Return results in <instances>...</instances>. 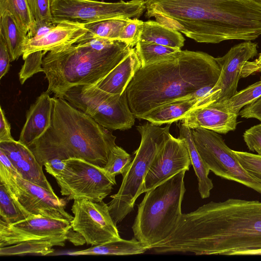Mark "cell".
Segmentation results:
<instances>
[{"mask_svg": "<svg viewBox=\"0 0 261 261\" xmlns=\"http://www.w3.org/2000/svg\"><path fill=\"white\" fill-rule=\"evenodd\" d=\"M157 253L244 255L261 250V202L229 198L182 214L175 230L150 247Z\"/></svg>", "mask_w": 261, "mask_h": 261, "instance_id": "1", "label": "cell"}, {"mask_svg": "<svg viewBox=\"0 0 261 261\" xmlns=\"http://www.w3.org/2000/svg\"><path fill=\"white\" fill-rule=\"evenodd\" d=\"M145 17L197 42L253 41L261 35L258 0H146Z\"/></svg>", "mask_w": 261, "mask_h": 261, "instance_id": "2", "label": "cell"}, {"mask_svg": "<svg viewBox=\"0 0 261 261\" xmlns=\"http://www.w3.org/2000/svg\"><path fill=\"white\" fill-rule=\"evenodd\" d=\"M220 73L211 55L181 50L171 59L141 67L136 72L125 90L129 108L135 118L141 119L157 107L194 98L200 88L214 87Z\"/></svg>", "mask_w": 261, "mask_h": 261, "instance_id": "3", "label": "cell"}, {"mask_svg": "<svg viewBox=\"0 0 261 261\" xmlns=\"http://www.w3.org/2000/svg\"><path fill=\"white\" fill-rule=\"evenodd\" d=\"M53 99L50 126L28 146L38 163L43 166L55 158H77L104 167L116 137L64 98Z\"/></svg>", "mask_w": 261, "mask_h": 261, "instance_id": "4", "label": "cell"}, {"mask_svg": "<svg viewBox=\"0 0 261 261\" xmlns=\"http://www.w3.org/2000/svg\"><path fill=\"white\" fill-rule=\"evenodd\" d=\"M132 48L116 40L101 50L75 43L48 51L42 61L48 83L46 91L63 98L73 87L96 84L124 59Z\"/></svg>", "mask_w": 261, "mask_h": 261, "instance_id": "5", "label": "cell"}, {"mask_svg": "<svg viewBox=\"0 0 261 261\" xmlns=\"http://www.w3.org/2000/svg\"><path fill=\"white\" fill-rule=\"evenodd\" d=\"M182 170L145 192L138 205L132 230L134 238L149 250L175 230L181 218V203L186 192Z\"/></svg>", "mask_w": 261, "mask_h": 261, "instance_id": "6", "label": "cell"}, {"mask_svg": "<svg viewBox=\"0 0 261 261\" xmlns=\"http://www.w3.org/2000/svg\"><path fill=\"white\" fill-rule=\"evenodd\" d=\"M171 124L162 127L148 121L136 128L141 142L135 151V156L126 171L118 192L110 196L109 203L112 218L117 224L134 209L136 200L144 193L145 176L158 152L170 135Z\"/></svg>", "mask_w": 261, "mask_h": 261, "instance_id": "7", "label": "cell"}, {"mask_svg": "<svg viewBox=\"0 0 261 261\" xmlns=\"http://www.w3.org/2000/svg\"><path fill=\"white\" fill-rule=\"evenodd\" d=\"M63 98L107 129L126 130L135 123L126 90L121 94H113L95 84L80 85L68 89Z\"/></svg>", "mask_w": 261, "mask_h": 261, "instance_id": "8", "label": "cell"}, {"mask_svg": "<svg viewBox=\"0 0 261 261\" xmlns=\"http://www.w3.org/2000/svg\"><path fill=\"white\" fill-rule=\"evenodd\" d=\"M0 182L24 211L34 216L65 220L73 217L65 210L66 201L54 193L23 178L7 155L0 151Z\"/></svg>", "mask_w": 261, "mask_h": 261, "instance_id": "9", "label": "cell"}, {"mask_svg": "<svg viewBox=\"0 0 261 261\" xmlns=\"http://www.w3.org/2000/svg\"><path fill=\"white\" fill-rule=\"evenodd\" d=\"M64 161V169L54 177L61 194L68 200L100 202L116 184L115 178L110 176L103 167L77 158Z\"/></svg>", "mask_w": 261, "mask_h": 261, "instance_id": "10", "label": "cell"}, {"mask_svg": "<svg viewBox=\"0 0 261 261\" xmlns=\"http://www.w3.org/2000/svg\"><path fill=\"white\" fill-rule=\"evenodd\" d=\"M51 13L56 22H91L100 20L139 18L146 10L145 0L109 3L94 0H52Z\"/></svg>", "mask_w": 261, "mask_h": 261, "instance_id": "11", "label": "cell"}, {"mask_svg": "<svg viewBox=\"0 0 261 261\" xmlns=\"http://www.w3.org/2000/svg\"><path fill=\"white\" fill-rule=\"evenodd\" d=\"M195 146L209 170L222 178L234 181L261 194V185L242 167L238 159L215 132L203 129H192Z\"/></svg>", "mask_w": 261, "mask_h": 261, "instance_id": "12", "label": "cell"}, {"mask_svg": "<svg viewBox=\"0 0 261 261\" xmlns=\"http://www.w3.org/2000/svg\"><path fill=\"white\" fill-rule=\"evenodd\" d=\"M71 211L74 215L71 227L82 234L87 244L97 246L121 239L109 205L103 201L74 200Z\"/></svg>", "mask_w": 261, "mask_h": 261, "instance_id": "13", "label": "cell"}, {"mask_svg": "<svg viewBox=\"0 0 261 261\" xmlns=\"http://www.w3.org/2000/svg\"><path fill=\"white\" fill-rule=\"evenodd\" d=\"M257 54V44L251 41H245L231 47L224 56L215 58L221 68L219 80L210 92L194 108L221 104L233 96L237 92L244 65Z\"/></svg>", "mask_w": 261, "mask_h": 261, "instance_id": "14", "label": "cell"}, {"mask_svg": "<svg viewBox=\"0 0 261 261\" xmlns=\"http://www.w3.org/2000/svg\"><path fill=\"white\" fill-rule=\"evenodd\" d=\"M70 228V221L42 216H32L12 224L0 219V247L32 240L67 237Z\"/></svg>", "mask_w": 261, "mask_h": 261, "instance_id": "15", "label": "cell"}, {"mask_svg": "<svg viewBox=\"0 0 261 261\" xmlns=\"http://www.w3.org/2000/svg\"><path fill=\"white\" fill-rule=\"evenodd\" d=\"M191 161L182 139L171 134L156 154L144 179V193L182 170L188 171Z\"/></svg>", "mask_w": 261, "mask_h": 261, "instance_id": "16", "label": "cell"}, {"mask_svg": "<svg viewBox=\"0 0 261 261\" xmlns=\"http://www.w3.org/2000/svg\"><path fill=\"white\" fill-rule=\"evenodd\" d=\"M88 32L84 23L62 20L46 34L39 37L28 38L24 45L22 58L37 51H49L59 47L76 43Z\"/></svg>", "mask_w": 261, "mask_h": 261, "instance_id": "17", "label": "cell"}, {"mask_svg": "<svg viewBox=\"0 0 261 261\" xmlns=\"http://www.w3.org/2000/svg\"><path fill=\"white\" fill-rule=\"evenodd\" d=\"M238 116L220 107L208 105L192 109L180 123L191 129L203 128L226 134L236 129Z\"/></svg>", "mask_w": 261, "mask_h": 261, "instance_id": "18", "label": "cell"}, {"mask_svg": "<svg viewBox=\"0 0 261 261\" xmlns=\"http://www.w3.org/2000/svg\"><path fill=\"white\" fill-rule=\"evenodd\" d=\"M0 149L7 155L23 178L54 193L43 172L42 166L38 163L28 146L19 140H14L0 142Z\"/></svg>", "mask_w": 261, "mask_h": 261, "instance_id": "19", "label": "cell"}, {"mask_svg": "<svg viewBox=\"0 0 261 261\" xmlns=\"http://www.w3.org/2000/svg\"><path fill=\"white\" fill-rule=\"evenodd\" d=\"M53 109V97L42 92L27 111L19 141L29 146L43 135L51 124Z\"/></svg>", "mask_w": 261, "mask_h": 261, "instance_id": "20", "label": "cell"}, {"mask_svg": "<svg viewBox=\"0 0 261 261\" xmlns=\"http://www.w3.org/2000/svg\"><path fill=\"white\" fill-rule=\"evenodd\" d=\"M141 67L136 49L132 48L129 54L95 85L108 93L121 94Z\"/></svg>", "mask_w": 261, "mask_h": 261, "instance_id": "21", "label": "cell"}, {"mask_svg": "<svg viewBox=\"0 0 261 261\" xmlns=\"http://www.w3.org/2000/svg\"><path fill=\"white\" fill-rule=\"evenodd\" d=\"M199 100L197 98H189L172 101L155 108L141 119L158 126L171 124L182 119Z\"/></svg>", "mask_w": 261, "mask_h": 261, "instance_id": "22", "label": "cell"}, {"mask_svg": "<svg viewBox=\"0 0 261 261\" xmlns=\"http://www.w3.org/2000/svg\"><path fill=\"white\" fill-rule=\"evenodd\" d=\"M179 137L185 141L187 146L195 173L198 179V191L202 199L210 197L214 186L208 177L210 170L200 156L193 141L192 129L181 123L178 125Z\"/></svg>", "mask_w": 261, "mask_h": 261, "instance_id": "23", "label": "cell"}, {"mask_svg": "<svg viewBox=\"0 0 261 261\" xmlns=\"http://www.w3.org/2000/svg\"><path fill=\"white\" fill-rule=\"evenodd\" d=\"M148 250L145 245L134 237L128 240L121 238L86 249L69 252L68 254L128 255L142 254Z\"/></svg>", "mask_w": 261, "mask_h": 261, "instance_id": "24", "label": "cell"}, {"mask_svg": "<svg viewBox=\"0 0 261 261\" xmlns=\"http://www.w3.org/2000/svg\"><path fill=\"white\" fill-rule=\"evenodd\" d=\"M0 35L6 42L11 62L22 56L28 38L27 33L21 30L12 14L8 11L0 14Z\"/></svg>", "mask_w": 261, "mask_h": 261, "instance_id": "25", "label": "cell"}, {"mask_svg": "<svg viewBox=\"0 0 261 261\" xmlns=\"http://www.w3.org/2000/svg\"><path fill=\"white\" fill-rule=\"evenodd\" d=\"M67 237L46 238L20 242L0 247L1 256L36 254L45 255L54 252L53 247L64 246Z\"/></svg>", "mask_w": 261, "mask_h": 261, "instance_id": "26", "label": "cell"}, {"mask_svg": "<svg viewBox=\"0 0 261 261\" xmlns=\"http://www.w3.org/2000/svg\"><path fill=\"white\" fill-rule=\"evenodd\" d=\"M140 40L181 48L185 39L179 32L152 20L144 21Z\"/></svg>", "mask_w": 261, "mask_h": 261, "instance_id": "27", "label": "cell"}, {"mask_svg": "<svg viewBox=\"0 0 261 261\" xmlns=\"http://www.w3.org/2000/svg\"><path fill=\"white\" fill-rule=\"evenodd\" d=\"M135 49L141 64V67L166 61L175 57L181 50L154 43L139 40Z\"/></svg>", "mask_w": 261, "mask_h": 261, "instance_id": "28", "label": "cell"}, {"mask_svg": "<svg viewBox=\"0 0 261 261\" xmlns=\"http://www.w3.org/2000/svg\"><path fill=\"white\" fill-rule=\"evenodd\" d=\"M5 11L12 14L21 30L27 34L36 24L28 0H0V14Z\"/></svg>", "mask_w": 261, "mask_h": 261, "instance_id": "29", "label": "cell"}, {"mask_svg": "<svg viewBox=\"0 0 261 261\" xmlns=\"http://www.w3.org/2000/svg\"><path fill=\"white\" fill-rule=\"evenodd\" d=\"M0 219L12 224L34 215L22 210L8 192L6 187L0 182Z\"/></svg>", "mask_w": 261, "mask_h": 261, "instance_id": "30", "label": "cell"}, {"mask_svg": "<svg viewBox=\"0 0 261 261\" xmlns=\"http://www.w3.org/2000/svg\"><path fill=\"white\" fill-rule=\"evenodd\" d=\"M260 96L261 77L259 81L237 92L225 102L211 105L220 107L231 113L239 115L243 108L254 102Z\"/></svg>", "mask_w": 261, "mask_h": 261, "instance_id": "31", "label": "cell"}, {"mask_svg": "<svg viewBox=\"0 0 261 261\" xmlns=\"http://www.w3.org/2000/svg\"><path fill=\"white\" fill-rule=\"evenodd\" d=\"M129 19H112L84 23L87 30L94 35L110 40H118L123 28Z\"/></svg>", "mask_w": 261, "mask_h": 261, "instance_id": "32", "label": "cell"}, {"mask_svg": "<svg viewBox=\"0 0 261 261\" xmlns=\"http://www.w3.org/2000/svg\"><path fill=\"white\" fill-rule=\"evenodd\" d=\"M133 159L131 155L121 147L116 145L109 154L107 163L103 167L113 178L122 175L127 170Z\"/></svg>", "mask_w": 261, "mask_h": 261, "instance_id": "33", "label": "cell"}, {"mask_svg": "<svg viewBox=\"0 0 261 261\" xmlns=\"http://www.w3.org/2000/svg\"><path fill=\"white\" fill-rule=\"evenodd\" d=\"M46 51H37L29 55L24 60V62L18 73L19 79L21 84L34 74L43 72L42 67L43 59Z\"/></svg>", "mask_w": 261, "mask_h": 261, "instance_id": "34", "label": "cell"}, {"mask_svg": "<svg viewBox=\"0 0 261 261\" xmlns=\"http://www.w3.org/2000/svg\"><path fill=\"white\" fill-rule=\"evenodd\" d=\"M241 165L261 185V156L252 153L233 150Z\"/></svg>", "mask_w": 261, "mask_h": 261, "instance_id": "35", "label": "cell"}, {"mask_svg": "<svg viewBox=\"0 0 261 261\" xmlns=\"http://www.w3.org/2000/svg\"><path fill=\"white\" fill-rule=\"evenodd\" d=\"M143 24L144 21L138 18L130 19L123 28L118 40L133 47L140 40Z\"/></svg>", "mask_w": 261, "mask_h": 261, "instance_id": "36", "label": "cell"}, {"mask_svg": "<svg viewBox=\"0 0 261 261\" xmlns=\"http://www.w3.org/2000/svg\"><path fill=\"white\" fill-rule=\"evenodd\" d=\"M33 16L36 22L53 21L51 13L52 0H28Z\"/></svg>", "mask_w": 261, "mask_h": 261, "instance_id": "37", "label": "cell"}, {"mask_svg": "<svg viewBox=\"0 0 261 261\" xmlns=\"http://www.w3.org/2000/svg\"><path fill=\"white\" fill-rule=\"evenodd\" d=\"M243 138L249 150L261 156V123L246 130Z\"/></svg>", "mask_w": 261, "mask_h": 261, "instance_id": "38", "label": "cell"}, {"mask_svg": "<svg viewBox=\"0 0 261 261\" xmlns=\"http://www.w3.org/2000/svg\"><path fill=\"white\" fill-rule=\"evenodd\" d=\"M10 62V55L6 42L3 36L0 35V79L9 71Z\"/></svg>", "mask_w": 261, "mask_h": 261, "instance_id": "39", "label": "cell"}, {"mask_svg": "<svg viewBox=\"0 0 261 261\" xmlns=\"http://www.w3.org/2000/svg\"><path fill=\"white\" fill-rule=\"evenodd\" d=\"M239 115L244 118H255L261 122V96L244 107L240 111Z\"/></svg>", "mask_w": 261, "mask_h": 261, "instance_id": "40", "label": "cell"}, {"mask_svg": "<svg viewBox=\"0 0 261 261\" xmlns=\"http://www.w3.org/2000/svg\"><path fill=\"white\" fill-rule=\"evenodd\" d=\"M57 23L55 20L36 22L35 27L28 33V38L39 37L46 34L56 25Z\"/></svg>", "mask_w": 261, "mask_h": 261, "instance_id": "41", "label": "cell"}, {"mask_svg": "<svg viewBox=\"0 0 261 261\" xmlns=\"http://www.w3.org/2000/svg\"><path fill=\"white\" fill-rule=\"evenodd\" d=\"M11 133V126L6 118L4 111L0 107V142L14 141Z\"/></svg>", "mask_w": 261, "mask_h": 261, "instance_id": "42", "label": "cell"}, {"mask_svg": "<svg viewBox=\"0 0 261 261\" xmlns=\"http://www.w3.org/2000/svg\"><path fill=\"white\" fill-rule=\"evenodd\" d=\"M44 166L46 172L55 177L63 171L65 163L64 160L55 158L46 161Z\"/></svg>", "mask_w": 261, "mask_h": 261, "instance_id": "43", "label": "cell"}, {"mask_svg": "<svg viewBox=\"0 0 261 261\" xmlns=\"http://www.w3.org/2000/svg\"><path fill=\"white\" fill-rule=\"evenodd\" d=\"M259 72H261V63L254 64L251 61H247L242 70L241 77H245Z\"/></svg>", "mask_w": 261, "mask_h": 261, "instance_id": "44", "label": "cell"}, {"mask_svg": "<svg viewBox=\"0 0 261 261\" xmlns=\"http://www.w3.org/2000/svg\"><path fill=\"white\" fill-rule=\"evenodd\" d=\"M67 240L75 246L83 245L86 243L84 238L79 232L74 230L72 227L67 233Z\"/></svg>", "mask_w": 261, "mask_h": 261, "instance_id": "45", "label": "cell"}, {"mask_svg": "<svg viewBox=\"0 0 261 261\" xmlns=\"http://www.w3.org/2000/svg\"><path fill=\"white\" fill-rule=\"evenodd\" d=\"M244 255H261V250H255L245 252Z\"/></svg>", "mask_w": 261, "mask_h": 261, "instance_id": "46", "label": "cell"}, {"mask_svg": "<svg viewBox=\"0 0 261 261\" xmlns=\"http://www.w3.org/2000/svg\"><path fill=\"white\" fill-rule=\"evenodd\" d=\"M254 64H259L261 63V53L259 54L258 57L257 59L253 61H251Z\"/></svg>", "mask_w": 261, "mask_h": 261, "instance_id": "47", "label": "cell"}, {"mask_svg": "<svg viewBox=\"0 0 261 261\" xmlns=\"http://www.w3.org/2000/svg\"><path fill=\"white\" fill-rule=\"evenodd\" d=\"M258 1H259L261 2V0H258Z\"/></svg>", "mask_w": 261, "mask_h": 261, "instance_id": "48", "label": "cell"}, {"mask_svg": "<svg viewBox=\"0 0 261 261\" xmlns=\"http://www.w3.org/2000/svg\"><path fill=\"white\" fill-rule=\"evenodd\" d=\"M145 1H146V0H145Z\"/></svg>", "mask_w": 261, "mask_h": 261, "instance_id": "49", "label": "cell"}]
</instances>
